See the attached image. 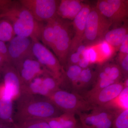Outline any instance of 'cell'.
Listing matches in <instances>:
<instances>
[{"label": "cell", "mask_w": 128, "mask_h": 128, "mask_svg": "<svg viewBox=\"0 0 128 128\" xmlns=\"http://www.w3.org/2000/svg\"><path fill=\"white\" fill-rule=\"evenodd\" d=\"M16 100L14 123L30 120L49 119L64 113L49 98L44 96L22 93Z\"/></svg>", "instance_id": "1"}, {"label": "cell", "mask_w": 128, "mask_h": 128, "mask_svg": "<svg viewBox=\"0 0 128 128\" xmlns=\"http://www.w3.org/2000/svg\"><path fill=\"white\" fill-rule=\"evenodd\" d=\"M1 14H4V18L11 23L16 36L40 41L44 24L36 20L19 0H10Z\"/></svg>", "instance_id": "2"}, {"label": "cell", "mask_w": 128, "mask_h": 128, "mask_svg": "<svg viewBox=\"0 0 128 128\" xmlns=\"http://www.w3.org/2000/svg\"><path fill=\"white\" fill-rule=\"evenodd\" d=\"M54 26L55 40L51 49L64 68L73 37L72 22L58 16L54 19Z\"/></svg>", "instance_id": "3"}, {"label": "cell", "mask_w": 128, "mask_h": 128, "mask_svg": "<svg viewBox=\"0 0 128 128\" xmlns=\"http://www.w3.org/2000/svg\"><path fill=\"white\" fill-rule=\"evenodd\" d=\"M112 24L96 6L92 7L88 16L82 43L87 47L102 41Z\"/></svg>", "instance_id": "4"}, {"label": "cell", "mask_w": 128, "mask_h": 128, "mask_svg": "<svg viewBox=\"0 0 128 128\" xmlns=\"http://www.w3.org/2000/svg\"><path fill=\"white\" fill-rule=\"evenodd\" d=\"M64 113L79 115L92 110L93 107L81 95L58 89L48 98Z\"/></svg>", "instance_id": "5"}, {"label": "cell", "mask_w": 128, "mask_h": 128, "mask_svg": "<svg viewBox=\"0 0 128 128\" xmlns=\"http://www.w3.org/2000/svg\"><path fill=\"white\" fill-rule=\"evenodd\" d=\"M120 110L106 106H94L90 113L78 115L81 124L84 128H111L117 114Z\"/></svg>", "instance_id": "6"}, {"label": "cell", "mask_w": 128, "mask_h": 128, "mask_svg": "<svg viewBox=\"0 0 128 128\" xmlns=\"http://www.w3.org/2000/svg\"><path fill=\"white\" fill-rule=\"evenodd\" d=\"M96 7L114 28L128 21V0H99Z\"/></svg>", "instance_id": "7"}, {"label": "cell", "mask_w": 128, "mask_h": 128, "mask_svg": "<svg viewBox=\"0 0 128 128\" xmlns=\"http://www.w3.org/2000/svg\"><path fill=\"white\" fill-rule=\"evenodd\" d=\"M22 5L30 12L35 20L47 22L58 17L57 10L60 0H20Z\"/></svg>", "instance_id": "8"}, {"label": "cell", "mask_w": 128, "mask_h": 128, "mask_svg": "<svg viewBox=\"0 0 128 128\" xmlns=\"http://www.w3.org/2000/svg\"><path fill=\"white\" fill-rule=\"evenodd\" d=\"M34 57L52 76L59 82L64 69L58 60L48 48L38 40H32Z\"/></svg>", "instance_id": "9"}, {"label": "cell", "mask_w": 128, "mask_h": 128, "mask_svg": "<svg viewBox=\"0 0 128 128\" xmlns=\"http://www.w3.org/2000/svg\"><path fill=\"white\" fill-rule=\"evenodd\" d=\"M32 38L16 35L7 44L9 64L15 66L24 59L34 57L32 54Z\"/></svg>", "instance_id": "10"}, {"label": "cell", "mask_w": 128, "mask_h": 128, "mask_svg": "<svg viewBox=\"0 0 128 128\" xmlns=\"http://www.w3.org/2000/svg\"><path fill=\"white\" fill-rule=\"evenodd\" d=\"M124 87V82H120L95 92H85L81 95L93 107L103 106L118 96Z\"/></svg>", "instance_id": "11"}, {"label": "cell", "mask_w": 128, "mask_h": 128, "mask_svg": "<svg viewBox=\"0 0 128 128\" xmlns=\"http://www.w3.org/2000/svg\"><path fill=\"white\" fill-rule=\"evenodd\" d=\"M18 71L22 86L26 84L37 76L49 73L34 57L24 59L15 66Z\"/></svg>", "instance_id": "12"}, {"label": "cell", "mask_w": 128, "mask_h": 128, "mask_svg": "<svg viewBox=\"0 0 128 128\" xmlns=\"http://www.w3.org/2000/svg\"><path fill=\"white\" fill-rule=\"evenodd\" d=\"M1 72L3 76L2 84L6 91L16 100L21 93L22 82L16 67L9 64H5L2 68Z\"/></svg>", "instance_id": "13"}, {"label": "cell", "mask_w": 128, "mask_h": 128, "mask_svg": "<svg viewBox=\"0 0 128 128\" xmlns=\"http://www.w3.org/2000/svg\"><path fill=\"white\" fill-rule=\"evenodd\" d=\"M92 8L89 4H86L72 22L73 35L68 54L76 51L82 44L86 20Z\"/></svg>", "instance_id": "14"}, {"label": "cell", "mask_w": 128, "mask_h": 128, "mask_svg": "<svg viewBox=\"0 0 128 128\" xmlns=\"http://www.w3.org/2000/svg\"><path fill=\"white\" fill-rule=\"evenodd\" d=\"M82 70L77 65L66 66L60 78V88L70 92H75L78 78Z\"/></svg>", "instance_id": "15"}, {"label": "cell", "mask_w": 128, "mask_h": 128, "mask_svg": "<svg viewBox=\"0 0 128 128\" xmlns=\"http://www.w3.org/2000/svg\"><path fill=\"white\" fill-rule=\"evenodd\" d=\"M83 1L80 0H60L57 16L63 19L73 20L86 4Z\"/></svg>", "instance_id": "16"}, {"label": "cell", "mask_w": 128, "mask_h": 128, "mask_svg": "<svg viewBox=\"0 0 128 128\" xmlns=\"http://www.w3.org/2000/svg\"><path fill=\"white\" fill-rule=\"evenodd\" d=\"M97 77V66L92 64L86 68L83 69L78 78L75 92L81 95L88 90L94 85Z\"/></svg>", "instance_id": "17"}, {"label": "cell", "mask_w": 128, "mask_h": 128, "mask_svg": "<svg viewBox=\"0 0 128 128\" xmlns=\"http://www.w3.org/2000/svg\"><path fill=\"white\" fill-rule=\"evenodd\" d=\"M128 21L120 26L109 30L105 34L103 40L114 48L116 50H119L124 38L128 34Z\"/></svg>", "instance_id": "18"}, {"label": "cell", "mask_w": 128, "mask_h": 128, "mask_svg": "<svg viewBox=\"0 0 128 128\" xmlns=\"http://www.w3.org/2000/svg\"><path fill=\"white\" fill-rule=\"evenodd\" d=\"M14 112L13 100L0 93V121L6 124H14Z\"/></svg>", "instance_id": "19"}, {"label": "cell", "mask_w": 128, "mask_h": 128, "mask_svg": "<svg viewBox=\"0 0 128 128\" xmlns=\"http://www.w3.org/2000/svg\"><path fill=\"white\" fill-rule=\"evenodd\" d=\"M50 128H76L77 123L75 114L65 112L59 116L44 120Z\"/></svg>", "instance_id": "20"}, {"label": "cell", "mask_w": 128, "mask_h": 128, "mask_svg": "<svg viewBox=\"0 0 128 128\" xmlns=\"http://www.w3.org/2000/svg\"><path fill=\"white\" fill-rule=\"evenodd\" d=\"M42 76H37L28 84L22 85L21 88L20 94L24 93L49 97L50 93L43 85Z\"/></svg>", "instance_id": "21"}, {"label": "cell", "mask_w": 128, "mask_h": 128, "mask_svg": "<svg viewBox=\"0 0 128 128\" xmlns=\"http://www.w3.org/2000/svg\"><path fill=\"white\" fill-rule=\"evenodd\" d=\"M54 20L48 21L44 24L40 38L42 44L50 49H52L55 40Z\"/></svg>", "instance_id": "22"}, {"label": "cell", "mask_w": 128, "mask_h": 128, "mask_svg": "<svg viewBox=\"0 0 128 128\" xmlns=\"http://www.w3.org/2000/svg\"><path fill=\"white\" fill-rule=\"evenodd\" d=\"M128 87H124L118 96L103 106L119 110L128 109Z\"/></svg>", "instance_id": "23"}, {"label": "cell", "mask_w": 128, "mask_h": 128, "mask_svg": "<svg viewBox=\"0 0 128 128\" xmlns=\"http://www.w3.org/2000/svg\"><path fill=\"white\" fill-rule=\"evenodd\" d=\"M15 36L11 23L6 18H0V41L8 42Z\"/></svg>", "instance_id": "24"}, {"label": "cell", "mask_w": 128, "mask_h": 128, "mask_svg": "<svg viewBox=\"0 0 128 128\" xmlns=\"http://www.w3.org/2000/svg\"><path fill=\"white\" fill-rule=\"evenodd\" d=\"M16 128H50L44 120L32 119L15 123Z\"/></svg>", "instance_id": "25"}, {"label": "cell", "mask_w": 128, "mask_h": 128, "mask_svg": "<svg viewBox=\"0 0 128 128\" xmlns=\"http://www.w3.org/2000/svg\"><path fill=\"white\" fill-rule=\"evenodd\" d=\"M112 128H128V109L120 110L114 118Z\"/></svg>", "instance_id": "26"}, {"label": "cell", "mask_w": 128, "mask_h": 128, "mask_svg": "<svg viewBox=\"0 0 128 128\" xmlns=\"http://www.w3.org/2000/svg\"><path fill=\"white\" fill-rule=\"evenodd\" d=\"M108 77L110 80L115 83L121 82L123 76L121 69L118 64H111Z\"/></svg>", "instance_id": "27"}, {"label": "cell", "mask_w": 128, "mask_h": 128, "mask_svg": "<svg viewBox=\"0 0 128 128\" xmlns=\"http://www.w3.org/2000/svg\"><path fill=\"white\" fill-rule=\"evenodd\" d=\"M118 62L124 80L128 78V54L118 55Z\"/></svg>", "instance_id": "28"}, {"label": "cell", "mask_w": 128, "mask_h": 128, "mask_svg": "<svg viewBox=\"0 0 128 128\" xmlns=\"http://www.w3.org/2000/svg\"><path fill=\"white\" fill-rule=\"evenodd\" d=\"M80 58V55L76 50L73 53L70 54L68 55L66 66L73 65H78Z\"/></svg>", "instance_id": "29"}, {"label": "cell", "mask_w": 128, "mask_h": 128, "mask_svg": "<svg viewBox=\"0 0 128 128\" xmlns=\"http://www.w3.org/2000/svg\"><path fill=\"white\" fill-rule=\"evenodd\" d=\"M6 43L3 41H0V55L6 64H9V52L7 44Z\"/></svg>", "instance_id": "30"}, {"label": "cell", "mask_w": 128, "mask_h": 128, "mask_svg": "<svg viewBox=\"0 0 128 128\" xmlns=\"http://www.w3.org/2000/svg\"><path fill=\"white\" fill-rule=\"evenodd\" d=\"M119 55L128 54V34H126L123 40L119 50Z\"/></svg>", "instance_id": "31"}, {"label": "cell", "mask_w": 128, "mask_h": 128, "mask_svg": "<svg viewBox=\"0 0 128 128\" xmlns=\"http://www.w3.org/2000/svg\"><path fill=\"white\" fill-rule=\"evenodd\" d=\"M92 64L87 57L86 50L84 54L81 57L78 65L83 70Z\"/></svg>", "instance_id": "32"}, {"label": "cell", "mask_w": 128, "mask_h": 128, "mask_svg": "<svg viewBox=\"0 0 128 128\" xmlns=\"http://www.w3.org/2000/svg\"><path fill=\"white\" fill-rule=\"evenodd\" d=\"M10 0H0V11L8 4Z\"/></svg>", "instance_id": "33"}, {"label": "cell", "mask_w": 128, "mask_h": 128, "mask_svg": "<svg viewBox=\"0 0 128 128\" xmlns=\"http://www.w3.org/2000/svg\"><path fill=\"white\" fill-rule=\"evenodd\" d=\"M6 64L4 60L0 55V68L2 69V68L3 66L4 65Z\"/></svg>", "instance_id": "34"}, {"label": "cell", "mask_w": 128, "mask_h": 128, "mask_svg": "<svg viewBox=\"0 0 128 128\" xmlns=\"http://www.w3.org/2000/svg\"><path fill=\"white\" fill-rule=\"evenodd\" d=\"M8 125H9V124H6L0 121V128H4L5 126H8Z\"/></svg>", "instance_id": "35"}, {"label": "cell", "mask_w": 128, "mask_h": 128, "mask_svg": "<svg viewBox=\"0 0 128 128\" xmlns=\"http://www.w3.org/2000/svg\"><path fill=\"white\" fill-rule=\"evenodd\" d=\"M16 128L14 127V125L12 124V125H8V126H5L4 128Z\"/></svg>", "instance_id": "36"}, {"label": "cell", "mask_w": 128, "mask_h": 128, "mask_svg": "<svg viewBox=\"0 0 128 128\" xmlns=\"http://www.w3.org/2000/svg\"><path fill=\"white\" fill-rule=\"evenodd\" d=\"M6 15L4 14H0V18H4Z\"/></svg>", "instance_id": "37"}, {"label": "cell", "mask_w": 128, "mask_h": 128, "mask_svg": "<svg viewBox=\"0 0 128 128\" xmlns=\"http://www.w3.org/2000/svg\"><path fill=\"white\" fill-rule=\"evenodd\" d=\"M76 128H83L81 124H77V125H76Z\"/></svg>", "instance_id": "38"}, {"label": "cell", "mask_w": 128, "mask_h": 128, "mask_svg": "<svg viewBox=\"0 0 128 128\" xmlns=\"http://www.w3.org/2000/svg\"><path fill=\"white\" fill-rule=\"evenodd\" d=\"M1 70V68H0V72Z\"/></svg>", "instance_id": "39"}]
</instances>
